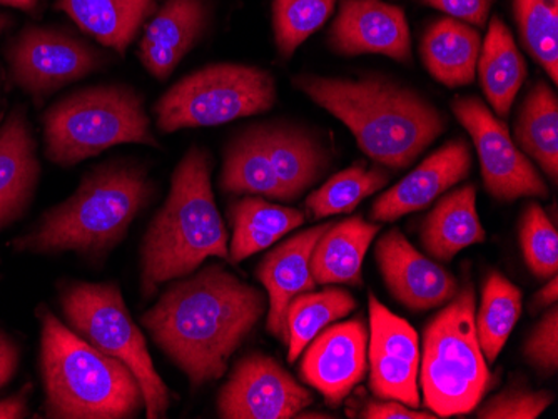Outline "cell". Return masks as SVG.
<instances>
[{
	"label": "cell",
	"instance_id": "6da1fadb",
	"mask_svg": "<svg viewBox=\"0 0 558 419\" xmlns=\"http://www.w3.org/2000/svg\"><path fill=\"white\" fill-rule=\"evenodd\" d=\"M265 309L262 291L225 266L209 264L169 287L141 323L196 390L225 377L228 361Z\"/></svg>",
	"mask_w": 558,
	"mask_h": 419
},
{
	"label": "cell",
	"instance_id": "7a4b0ae2",
	"mask_svg": "<svg viewBox=\"0 0 558 419\" xmlns=\"http://www.w3.org/2000/svg\"><path fill=\"white\" fill-rule=\"evenodd\" d=\"M294 86L340 119L360 149L387 168H409L447 130V118L422 94L384 77L300 76Z\"/></svg>",
	"mask_w": 558,
	"mask_h": 419
},
{
	"label": "cell",
	"instance_id": "3957f363",
	"mask_svg": "<svg viewBox=\"0 0 558 419\" xmlns=\"http://www.w3.org/2000/svg\"><path fill=\"white\" fill-rule=\"evenodd\" d=\"M211 159L193 147L175 168L171 190L141 248V289L150 298L159 284L190 276L208 258L228 259V233L211 187Z\"/></svg>",
	"mask_w": 558,
	"mask_h": 419
},
{
	"label": "cell",
	"instance_id": "277c9868",
	"mask_svg": "<svg viewBox=\"0 0 558 419\" xmlns=\"http://www.w3.org/2000/svg\"><path fill=\"white\" fill-rule=\"evenodd\" d=\"M46 411L59 419L136 418L143 390L124 362L100 353L47 309H39Z\"/></svg>",
	"mask_w": 558,
	"mask_h": 419
},
{
	"label": "cell",
	"instance_id": "5b68a950",
	"mask_svg": "<svg viewBox=\"0 0 558 419\" xmlns=\"http://www.w3.org/2000/svg\"><path fill=\"white\" fill-rule=\"evenodd\" d=\"M150 196L153 184L143 169L124 162L102 165L84 177L68 201L50 209L29 236L19 239L17 248L105 255L124 239Z\"/></svg>",
	"mask_w": 558,
	"mask_h": 419
},
{
	"label": "cell",
	"instance_id": "8992f818",
	"mask_svg": "<svg viewBox=\"0 0 558 419\" xmlns=\"http://www.w3.org/2000/svg\"><path fill=\"white\" fill-rule=\"evenodd\" d=\"M475 289L466 281L423 331L420 386L438 418L469 415L492 384L475 328Z\"/></svg>",
	"mask_w": 558,
	"mask_h": 419
},
{
	"label": "cell",
	"instance_id": "52a82bcc",
	"mask_svg": "<svg viewBox=\"0 0 558 419\" xmlns=\"http://www.w3.org/2000/svg\"><path fill=\"white\" fill-rule=\"evenodd\" d=\"M46 155L59 165H74L119 144L158 147L136 90L96 86L56 102L44 115Z\"/></svg>",
	"mask_w": 558,
	"mask_h": 419
},
{
	"label": "cell",
	"instance_id": "ba28073f",
	"mask_svg": "<svg viewBox=\"0 0 558 419\" xmlns=\"http://www.w3.org/2000/svg\"><path fill=\"white\" fill-rule=\"evenodd\" d=\"M276 102V84L269 72L253 65L213 64L175 83L156 102L162 133L190 127L221 126L268 112Z\"/></svg>",
	"mask_w": 558,
	"mask_h": 419
},
{
	"label": "cell",
	"instance_id": "9c48e42d",
	"mask_svg": "<svg viewBox=\"0 0 558 419\" xmlns=\"http://www.w3.org/2000/svg\"><path fill=\"white\" fill-rule=\"evenodd\" d=\"M62 311L75 333L100 353L124 362L143 390L147 418H165L169 391L156 371L146 340L112 283H75L61 296Z\"/></svg>",
	"mask_w": 558,
	"mask_h": 419
},
{
	"label": "cell",
	"instance_id": "30bf717a",
	"mask_svg": "<svg viewBox=\"0 0 558 419\" xmlns=\"http://www.w3.org/2000/svg\"><path fill=\"white\" fill-rule=\"evenodd\" d=\"M453 114L472 137L482 164L485 189L501 202L520 197H548V187L535 165L520 151L505 122L495 118L478 97H459Z\"/></svg>",
	"mask_w": 558,
	"mask_h": 419
},
{
	"label": "cell",
	"instance_id": "8fae6325",
	"mask_svg": "<svg viewBox=\"0 0 558 419\" xmlns=\"http://www.w3.org/2000/svg\"><path fill=\"white\" fill-rule=\"evenodd\" d=\"M12 81L37 101L83 79L105 64V54L80 39L52 29L27 26L8 52Z\"/></svg>",
	"mask_w": 558,
	"mask_h": 419
},
{
	"label": "cell",
	"instance_id": "7c38bea8",
	"mask_svg": "<svg viewBox=\"0 0 558 419\" xmlns=\"http://www.w3.org/2000/svg\"><path fill=\"white\" fill-rule=\"evenodd\" d=\"M368 362L369 387L379 399H395L418 409V333L407 319L393 315L369 294Z\"/></svg>",
	"mask_w": 558,
	"mask_h": 419
},
{
	"label": "cell",
	"instance_id": "4fadbf2b",
	"mask_svg": "<svg viewBox=\"0 0 558 419\" xmlns=\"http://www.w3.org/2000/svg\"><path fill=\"white\" fill-rule=\"evenodd\" d=\"M313 403V394L298 384L276 359L250 355L234 366L219 391L218 415L225 419H288Z\"/></svg>",
	"mask_w": 558,
	"mask_h": 419
},
{
	"label": "cell",
	"instance_id": "5bb4252c",
	"mask_svg": "<svg viewBox=\"0 0 558 419\" xmlns=\"http://www.w3.org/2000/svg\"><path fill=\"white\" fill-rule=\"evenodd\" d=\"M368 328L363 319L329 324L304 348L301 380L338 408L368 369Z\"/></svg>",
	"mask_w": 558,
	"mask_h": 419
},
{
	"label": "cell",
	"instance_id": "9a60e30c",
	"mask_svg": "<svg viewBox=\"0 0 558 419\" xmlns=\"http://www.w3.org/2000/svg\"><path fill=\"white\" fill-rule=\"evenodd\" d=\"M375 256L391 296L410 311L441 308L459 293L457 278L416 251L398 230L379 237Z\"/></svg>",
	"mask_w": 558,
	"mask_h": 419
},
{
	"label": "cell",
	"instance_id": "2e32d148",
	"mask_svg": "<svg viewBox=\"0 0 558 419\" xmlns=\"http://www.w3.org/2000/svg\"><path fill=\"white\" fill-rule=\"evenodd\" d=\"M328 40L337 54L348 58L379 54L403 64L412 61L404 12L384 0H343Z\"/></svg>",
	"mask_w": 558,
	"mask_h": 419
},
{
	"label": "cell",
	"instance_id": "e0dca14e",
	"mask_svg": "<svg viewBox=\"0 0 558 419\" xmlns=\"http://www.w3.org/2000/svg\"><path fill=\"white\" fill-rule=\"evenodd\" d=\"M472 161V149L465 139L445 144L373 202V221L393 223L410 212L428 208L441 194L469 177Z\"/></svg>",
	"mask_w": 558,
	"mask_h": 419
},
{
	"label": "cell",
	"instance_id": "ac0fdd59",
	"mask_svg": "<svg viewBox=\"0 0 558 419\" xmlns=\"http://www.w3.org/2000/svg\"><path fill=\"white\" fill-rule=\"evenodd\" d=\"M331 223L303 231L276 246L263 258L256 278L268 291V328L272 336L288 343L287 311L290 303L303 293L315 289L312 256L316 243Z\"/></svg>",
	"mask_w": 558,
	"mask_h": 419
},
{
	"label": "cell",
	"instance_id": "d6986e66",
	"mask_svg": "<svg viewBox=\"0 0 558 419\" xmlns=\"http://www.w3.org/2000/svg\"><path fill=\"white\" fill-rule=\"evenodd\" d=\"M203 0H168L144 30L140 58L156 79L166 81L193 49L206 27Z\"/></svg>",
	"mask_w": 558,
	"mask_h": 419
},
{
	"label": "cell",
	"instance_id": "ffe728a7",
	"mask_svg": "<svg viewBox=\"0 0 558 419\" xmlns=\"http://www.w3.org/2000/svg\"><path fill=\"white\" fill-rule=\"evenodd\" d=\"M39 174L33 131L24 111L15 109L0 127V230L27 209Z\"/></svg>",
	"mask_w": 558,
	"mask_h": 419
},
{
	"label": "cell",
	"instance_id": "44dd1931",
	"mask_svg": "<svg viewBox=\"0 0 558 419\" xmlns=\"http://www.w3.org/2000/svg\"><path fill=\"white\" fill-rule=\"evenodd\" d=\"M480 49L478 30L453 17L429 24L420 44L426 71L451 89L470 86L475 81Z\"/></svg>",
	"mask_w": 558,
	"mask_h": 419
},
{
	"label": "cell",
	"instance_id": "7402d4cb",
	"mask_svg": "<svg viewBox=\"0 0 558 419\" xmlns=\"http://www.w3.org/2000/svg\"><path fill=\"white\" fill-rule=\"evenodd\" d=\"M423 249L437 261L448 262L463 249L487 239L476 214L475 184L451 190L441 197L423 221Z\"/></svg>",
	"mask_w": 558,
	"mask_h": 419
},
{
	"label": "cell",
	"instance_id": "603a6c76",
	"mask_svg": "<svg viewBox=\"0 0 558 419\" xmlns=\"http://www.w3.org/2000/svg\"><path fill=\"white\" fill-rule=\"evenodd\" d=\"M378 231V224L366 223L360 215L331 224L313 249L312 273L316 284L360 286L363 261Z\"/></svg>",
	"mask_w": 558,
	"mask_h": 419
},
{
	"label": "cell",
	"instance_id": "cb8c5ba5",
	"mask_svg": "<svg viewBox=\"0 0 558 419\" xmlns=\"http://www.w3.org/2000/svg\"><path fill=\"white\" fill-rule=\"evenodd\" d=\"M253 131L276 176L290 190L291 199L310 189L328 168L325 149L303 131L279 124H262L253 127Z\"/></svg>",
	"mask_w": 558,
	"mask_h": 419
},
{
	"label": "cell",
	"instance_id": "d4e9b609",
	"mask_svg": "<svg viewBox=\"0 0 558 419\" xmlns=\"http://www.w3.org/2000/svg\"><path fill=\"white\" fill-rule=\"evenodd\" d=\"M56 8L97 42L124 54L155 12L156 0H58Z\"/></svg>",
	"mask_w": 558,
	"mask_h": 419
},
{
	"label": "cell",
	"instance_id": "484cf974",
	"mask_svg": "<svg viewBox=\"0 0 558 419\" xmlns=\"http://www.w3.org/2000/svg\"><path fill=\"white\" fill-rule=\"evenodd\" d=\"M476 69L482 89L495 114L507 118L520 87L525 83L526 62L517 49L512 33L500 17L492 19Z\"/></svg>",
	"mask_w": 558,
	"mask_h": 419
},
{
	"label": "cell",
	"instance_id": "4316f807",
	"mask_svg": "<svg viewBox=\"0 0 558 419\" xmlns=\"http://www.w3.org/2000/svg\"><path fill=\"white\" fill-rule=\"evenodd\" d=\"M233 223L231 262H241L256 252L265 251L281 237L303 226L304 214L298 209L284 208L259 197H244L230 208Z\"/></svg>",
	"mask_w": 558,
	"mask_h": 419
},
{
	"label": "cell",
	"instance_id": "83f0119b",
	"mask_svg": "<svg viewBox=\"0 0 558 419\" xmlns=\"http://www.w3.org/2000/svg\"><path fill=\"white\" fill-rule=\"evenodd\" d=\"M515 140L526 158L534 159L542 171L558 180V101L557 94L538 81L520 106L515 122Z\"/></svg>",
	"mask_w": 558,
	"mask_h": 419
},
{
	"label": "cell",
	"instance_id": "f1b7e54d",
	"mask_svg": "<svg viewBox=\"0 0 558 419\" xmlns=\"http://www.w3.org/2000/svg\"><path fill=\"white\" fill-rule=\"evenodd\" d=\"M221 189L226 193L265 196L278 201H293L290 190L276 176L268 156L253 127L231 140L226 149L221 172Z\"/></svg>",
	"mask_w": 558,
	"mask_h": 419
},
{
	"label": "cell",
	"instance_id": "f546056e",
	"mask_svg": "<svg viewBox=\"0 0 558 419\" xmlns=\"http://www.w3.org/2000/svg\"><path fill=\"white\" fill-rule=\"evenodd\" d=\"M356 301L347 289L328 287L319 293H303L288 306V361L300 358L304 348L338 319L347 318Z\"/></svg>",
	"mask_w": 558,
	"mask_h": 419
},
{
	"label": "cell",
	"instance_id": "4dcf8cb0",
	"mask_svg": "<svg viewBox=\"0 0 558 419\" xmlns=\"http://www.w3.org/2000/svg\"><path fill=\"white\" fill-rule=\"evenodd\" d=\"M523 294L504 274H488L482 293V303L475 311L476 336L487 362L497 361L509 341L517 321L522 316Z\"/></svg>",
	"mask_w": 558,
	"mask_h": 419
},
{
	"label": "cell",
	"instance_id": "1f68e13d",
	"mask_svg": "<svg viewBox=\"0 0 558 419\" xmlns=\"http://www.w3.org/2000/svg\"><path fill=\"white\" fill-rule=\"evenodd\" d=\"M388 180L390 176L384 168L373 165L368 169L365 162H356L310 194L306 208L315 219L350 214L363 199L384 189Z\"/></svg>",
	"mask_w": 558,
	"mask_h": 419
},
{
	"label": "cell",
	"instance_id": "d6a6232c",
	"mask_svg": "<svg viewBox=\"0 0 558 419\" xmlns=\"http://www.w3.org/2000/svg\"><path fill=\"white\" fill-rule=\"evenodd\" d=\"M525 51L558 83V0H513Z\"/></svg>",
	"mask_w": 558,
	"mask_h": 419
},
{
	"label": "cell",
	"instance_id": "836d02e7",
	"mask_svg": "<svg viewBox=\"0 0 558 419\" xmlns=\"http://www.w3.org/2000/svg\"><path fill=\"white\" fill-rule=\"evenodd\" d=\"M338 0H275L272 26L281 58L290 59L298 47L322 29Z\"/></svg>",
	"mask_w": 558,
	"mask_h": 419
},
{
	"label": "cell",
	"instance_id": "e575fe53",
	"mask_svg": "<svg viewBox=\"0 0 558 419\" xmlns=\"http://www.w3.org/2000/svg\"><path fill=\"white\" fill-rule=\"evenodd\" d=\"M520 246L523 259L535 276L550 280L558 273V233L547 212L537 202H530L520 223Z\"/></svg>",
	"mask_w": 558,
	"mask_h": 419
},
{
	"label": "cell",
	"instance_id": "d590c367",
	"mask_svg": "<svg viewBox=\"0 0 558 419\" xmlns=\"http://www.w3.org/2000/svg\"><path fill=\"white\" fill-rule=\"evenodd\" d=\"M554 403V394L515 384L488 399L476 412L480 419H537Z\"/></svg>",
	"mask_w": 558,
	"mask_h": 419
},
{
	"label": "cell",
	"instance_id": "8d00e7d4",
	"mask_svg": "<svg viewBox=\"0 0 558 419\" xmlns=\"http://www.w3.org/2000/svg\"><path fill=\"white\" fill-rule=\"evenodd\" d=\"M526 361L537 368L541 373L555 374L558 369V308H547L541 323L526 340L523 348Z\"/></svg>",
	"mask_w": 558,
	"mask_h": 419
},
{
	"label": "cell",
	"instance_id": "74e56055",
	"mask_svg": "<svg viewBox=\"0 0 558 419\" xmlns=\"http://www.w3.org/2000/svg\"><path fill=\"white\" fill-rule=\"evenodd\" d=\"M420 2L475 27H485L494 4V0H420Z\"/></svg>",
	"mask_w": 558,
	"mask_h": 419
},
{
	"label": "cell",
	"instance_id": "f35d334b",
	"mask_svg": "<svg viewBox=\"0 0 558 419\" xmlns=\"http://www.w3.org/2000/svg\"><path fill=\"white\" fill-rule=\"evenodd\" d=\"M363 419H437L438 416L432 411H418L416 408L384 399V402H368V405L360 411Z\"/></svg>",
	"mask_w": 558,
	"mask_h": 419
},
{
	"label": "cell",
	"instance_id": "ab89813d",
	"mask_svg": "<svg viewBox=\"0 0 558 419\" xmlns=\"http://www.w3.org/2000/svg\"><path fill=\"white\" fill-rule=\"evenodd\" d=\"M19 366V349L11 337L0 333V387L14 378Z\"/></svg>",
	"mask_w": 558,
	"mask_h": 419
},
{
	"label": "cell",
	"instance_id": "60d3db41",
	"mask_svg": "<svg viewBox=\"0 0 558 419\" xmlns=\"http://www.w3.org/2000/svg\"><path fill=\"white\" fill-rule=\"evenodd\" d=\"M27 415V399L25 391L17 396L0 399V419H21Z\"/></svg>",
	"mask_w": 558,
	"mask_h": 419
},
{
	"label": "cell",
	"instance_id": "b9f144b4",
	"mask_svg": "<svg viewBox=\"0 0 558 419\" xmlns=\"http://www.w3.org/2000/svg\"><path fill=\"white\" fill-rule=\"evenodd\" d=\"M548 283L535 294L534 299L530 303L532 311H541V309L550 308L551 305H557L558 299V284L557 276L547 280Z\"/></svg>",
	"mask_w": 558,
	"mask_h": 419
},
{
	"label": "cell",
	"instance_id": "7bdbcfd3",
	"mask_svg": "<svg viewBox=\"0 0 558 419\" xmlns=\"http://www.w3.org/2000/svg\"><path fill=\"white\" fill-rule=\"evenodd\" d=\"M39 0H0V5H9V8L21 9V11L31 12L37 8Z\"/></svg>",
	"mask_w": 558,
	"mask_h": 419
},
{
	"label": "cell",
	"instance_id": "ee69618b",
	"mask_svg": "<svg viewBox=\"0 0 558 419\" xmlns=\"http://www.w3.org/2000/svg\"><path fill=\"white\" fill-rule=\"evenodd\" d=\"M12 24V19L9 17L8 14H2L0 12V34L4 33L5 29H8L9 26Z\"/></svg>",
	"mask_w": 558,
	"mask_h": 419
}]
</instances>
